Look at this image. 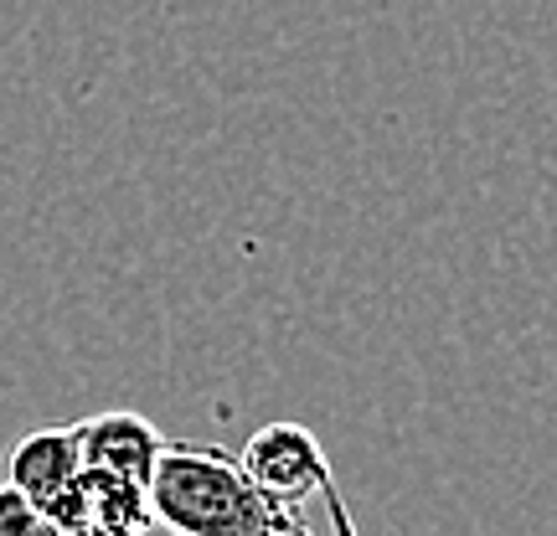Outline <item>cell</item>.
I'll return each mask as SVG.
<instances>
[{
  "instance_id": "6da1fadb",
  "label": "cell",
  "mask_w": 557,
  "mask_h": 536,
  "mask_svg": "<svg viewBox=\"0 0 557 536\" xmlns=\"http://www.w3.org/2000/svg\"><path fill=\"white\" fill-rule=\"evenodd\" d=\"M150 516L165 532L181 536H263L284 532L278 516L259 500L248 485L238 454H227L218 444H176L165 438L160 459L145 485Z\"/></svg>"
},
{
  "instance_id": "7a4b0ae2",
  "label": "cell",
  "mask_w": 557,
  "mask_h": 536,
  "mask_svg": "<svg viewBox=\"0 0 557 536\" xmlns=\"http://www.w3.org/2000/svg\"><path fill=\"white\" fill-rule=\"evenodd\" d=\"M238 464L284 532H351L331 459L305 423H263L243 444Z\"/></svg>"
},
{
  "instance_id": "3957f363",
  "label": "cell",
  "mask_w": 557,
  "mask_h": 536,
  "mask_svg": "<svg viewBox=\"0 0 557 536\" xmlns=\"http://www.w3.org/2000/svg\"><path fill=\"white\" fill-rule=\"evenodd\" d=\"M73 438H78L83 470H103V475L135 479V485H150V470H156L160 444H165L156 423L145 413H129V408L78 417Z\"/></svg>"
},
{
  "instance_id": "277c9868",
  "label": "cell",
  "mask_w": 557,
  "mask_h": 536,
  "mask_svg": "<svg viewBox=\"0 0 557 536\" xmlns=\"http://www.w3.org/2000/svg\"><path fill=\"white\" fill-rule=\"evenodd\" d=\"M5 470H11L5 479L16 485L21 496H32V506L47 500L58 485H67V479L83 470L73 423H67V428H37V434L16 438V444H11V459H5Z\"/></svg>"
},
{
  "instance_id": "5b68a950",
  "label": "cell",
  "mask_w": 557,
  "mask_h": 536,
  "mask_svg": "<svg viewBox=\"0 0 557 536\" xmlns=\"http://www.w3.org/2000/svg\"><path fill=\"white\" fill-rule=\"evenodd\" d=\"M83 485H88V521H94V532L135 536V532H150V526H156L150 500H145V485L103 475V470H83Z\"/></svg>"
},
{
  "instance_id": "8992f818",
  "label": "cell",
  "mask_w": 557,
  "mask_h": 536,
  "mask_svg": "<svg viewBox=\"0 0 557 536\" xmlns=\"http://www.w3.org/2000/svg\"><path fill=\"white\" fill-rule=\"evenodd\" d=\"M41 532V511L32 506V496H21L16 485H0V536H32Z\"/></svg>"
}]
</instances>
